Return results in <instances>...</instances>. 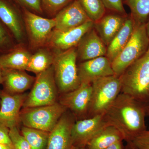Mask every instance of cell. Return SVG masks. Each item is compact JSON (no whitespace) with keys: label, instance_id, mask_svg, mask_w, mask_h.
I'll use <instances>...</instances> for the list:
<instances>
[{"label":"cell","instance_id":"cell-1","mask_svg":"<svg viewBox=\"0 0 149 149\" xmlns=\"http://www.w3.org/2000/svg\"><path fill=\"white\" fill-rule=\"evenodd\" d=\"M141 103L120 93L104 113L108 124L117 128L127 143L146 130V109Z\"/></svg>","mask_w":149,"mask_h":149},{"label":"cell","instance_id":"cell-2","mask_svg":"<svg viewBox=\"0 0 149 149\" xmlns=\"http://www.w3.org/2000/svg\"><path fill=\"white\" fill-rule=\"evenodd\" d=\"M119 77L121 93L141 102L149 100V47Z\"/></svg>","mask_w":149,"mask_h":149},{"label":"cell","instance_id":"cell-3","mask_svg":"<svg viewBox=\"0 0 149 149\" xmlns=\"http://www.w3.org/2000/svg\"><path fill=\"white\" fill-rule=\"evenodd\" d=\"M56 53L53 66L59 93L75 90L81 84L77 70L76 48Z\"/></svg>","mask_w":149,"mask_h":149},{"label":"cell","instance_id":"cell-4","mask_svg":"<svg viewBox=\"0 0 149 149\" xmlns=\"http://www.w3.org/2000/svg\"><path fill=\"white\" fill-rule=\"evenodd\" d=\"M146 24L135 26L127 45L111 63L112 68L116 76H120L128 67L148 51L149 38Z\"/></svg>","mask_w":149,"mask_h":149},{"label":"cell","instance_id":"cell-5","mask_svg":"<svg viewBox=\"0 0 149 149\" xmlns=\"http://www.w3.org/2000/svg\"><path fill=\"white\" fill-rule=\"evenodd\" d=\"M67 110L58 102L49 105L22 108L19 118L23 126L50 133Z\"/></svg>","mask_w":149,"mask_h":149},{"label":"cell","instance_id":"cell-6","mask_svg":"<svg viewBox=\"0 0 149 149\" xmlns=\"http://www.w3.org/2000/svg\"><path fill=\"white\" fill-rule=\"evenodd\" d=\"M59 92L52 65L37 74L32 90L27 95L22 108L53 104L58 102Z\"/></svg>","mask_w":149,"mask_h":149},{"label":"cell","instance_id":"cell-7","mask_svg":"<svg viewBox=\"0 0 149 149\" xmlns=\"http://www.w3.org/2000/svg\"><path fill=\"white\" fill-rule=\"evenodd\" d=\"M91 84L92 98L88 118L104 113L121 90L120 77L116 75L98 78Z\"/></svg>","mask_w":149,"mask_h":149},{"label":"cell","instance_id":"cell-8","mask_svg":"<svg viewBox=\"0 0 149 149\" xmlns=\"http://www.w3.org/2000/svg\"><path fill=\"white\" fill-rule=\"evenodd\" d=\"M28 48L32 52L46 47L56 26L54 18L40 16L28 10L22 8Z\"/></svg>","mask_w":149,"mask_h":149},{"label":"cell","instance_id":"cell-9","mask_svg":"<svg viewBox=\"0 0 149 149\" xmlns=\"http://www.w3.org/2000/svg\"><path fill=\"white\" fill-rule=\"evenodd\" d=\"M92 94L91 83H81L71 92L60 94L58 102L69 110L77 120L88 118Z\"/></svg>","mask_w":149,"mask_h":149},{"label":"cell","instance_id":"cell-10","mask_svg":"<svg viewBox=\"0 0 149 149\" xmlns=\"http://www.w3.org/2000/svg\"><path fill=\"white\" fill-rule=\"evenodd\" d=\"M0 20L10 31L17 45H26L24 19L18 6L11 0H0Z\"/></svg>","mask_w":149,"mask_h":149},{"label":"cell","instance_id":"cell-11","mask_svg":"<svg viewBox=\"0 0 149 149\" xmlns=\"http://www.w3.org/2000/svg\"><path fill=\"white\" fill-rule=\"evenodd\" d=\"M108 125L104 113L76 120L71 130L72 146H87L89 141Z\"/></svg>","mask_w":149,"mask_h":149},{"label":"cell","instance_id":"cell-12","mask_svg":"<svg viewBox=\"0 0 149 149\" xmlns=\"http://www.w3.org/2000/svg\"><path fill=\"white\" fill-rule=\"evenodd\" d=\"M28 94H11L0 90V123L10 129L19 127V118L23 104Z\"/></svg>","mask_w":149,"mask_h":149},{"label":"cell","instance_id":"cell-13","mask_svg":"<svg viewBox=\"0 0 149 149\" xmlns=\"http://www.w3.org/2000/svg\"><path fill=\"white\" fill-rule=\"evenodd\" d=\"M94 22L90 20L79 27L67 31L54 29L46 47L55 53L76 47L83 36L94 27Z\"/></svg>","mask_w":149,"mask_h":149},{"label":"cell","instance_id":"cell-14","mask_svg":"<svg viewBox=\"0 0 149 149\" xmlns=\"http://www.w3.org/2000/svg\"><path fill=\"white\" fill-rule=\"evenodd\" d=\"M75 118L69 111L62 116L50 132L46 149H70L72 146L71 130Z\"/></svg>","mask_w":149,"mask_h":149},{"label":"cell","instance_id":"cell-15","mask_svg":"<svg viewBox=\"0 0 149 149\" xmlns=\"http://www.w3.org/2000/svg\"><path fill=\"white\" fill-rule=\"evenodd\" d=\"M54 18L56 21L54 29L59 31L76 28L91 20L77 0H73Z\"/></svg>","mask_w":149,"mask_h":149},{"label":"cell","instance_id":"cell-16","mask_svg":"<svg viewBox=\"0 0 149 149\" xmlns=\"http://www.w3.org/2000/svg\"><path fill=\"white\" fill-rule=\"evenodd\" d=\"M77 70L80 83H91L98 78L115 75L106 56L81 62L77 65Z\"/></svg>","mask_w":149,"mask_h":149},{"label":"cell","instance_id":"cell-17","mask_svg":"<svg viewBox=\"0 0 149 149\" xmlns=\"http://www.w3.org/2000/svg\"><path fill=\"white\" fill-rule=\"evenodd\" d=\"M76 48L77 60L80 62L106 55L107 47L94 27L83 36Z\"/></svg>","mask_w":149,"mask_h":149},{"label":"cell","instance_id":"cell-18","mask_svg":"<svg viewBox=\"0 0 149 149\" xmlns=\"http://www.w3.org/2000/svg\"><path fill=\"white\" fill-rule=\"evenodd\" d=\"M3 90L11 94L24 93L32 87L35 80L26 70L3 69Z\"/></svg>","mask_w":149,"mask_h":149},{"label":"cell","instance_id":"cell-19","mask_svg":"<svg viewBox=\"0 0 149 149\" xmlns=\"http://www.w3.org/2000/svg\"><path fill=\"white\" fill-rule=\"evenodd\" d=\"M127 16L111 12L106 13L100 20L94 22V28L107 47L122 28Z\"/></svg>","mask_w":149,"mask_h":149},{"label":"cell","instance_id":"cell-20","mask_svg":"<svg viewBox=\"0 0 149 149\" xmlns=\"http://www.w3.org/2000/svg\"><path fill=\"white\" fill-rule=\"evenodd\" d=\"M32 54L26 45H18L10 52L0 55V65L3 69L27 70Z\"/></svg>","mask_w":149,"mask_h":149},{"label":"cell","instance_id":"cell-21","mask_svg":"<svg viewBox=\"0 0 149 149\" xmlns=\"http://www.w3.org/2000/svg\"><path fill=\"white\" fill-rule=\"evenodd\" d=\"M135 26V22L130 15H128L123 26L107 47L106 56L111 63L127 45L133 34Z\"/></svg>","mask_w":149,"mask_h":149},{"label":"cell","instance_id":"cell-22","mask_svg":"<svg viewBox=\"0 0 149 149\" xmlns=\"http://www.w3.org/2000/svg\"><path fill=\"white\" fill-rule=\"evenodd\" d=\"M56 53L47 47L38 49L32 54L27 71L37 74L45 71L54 63Z\"/></svg>","mask_w":149,"mask_h":149},{"label":"cell","instance_id":"cell-23","mask_svg":"<svg viewBox=\"0 0 149 149\" xmlns=\"http://www.w3.org/2000/svg\"><path fill=\"white\" fill-rule=\"evenodd\" d=\"M124 140L122 134L112 125H108L89 141L88 149H104L112 144Z\"/></svg>","mask_w":149,"mask_h":149},{"label":"cell","instance_id":"cell-24","mask_svg":"<svg viewBox=\"0 0 149 149\" xmlns=\"http://www.w3.org/2000/svg\"><path fill=\"white\" fill-rule=\"evenodd\" d=\"M130 9L135 25L146 24L149 17V0H123Z\"/></svg>","mask_w":149,"mask_h":149},{"label":"cell","instance_id":"cell-25","mask_svg":"<svg viewBox=\"0 0 149 149\" xmlns=\"http://www.w3.org/2000/svg\"><path fill=\"white\" fill-rule=\"evenodd\" d=\"M20 132L31 149H46L50 133L24 126L22 127Z\"/></svg>","mask_w":149,"mask_h":149},{"label":"cell","instance_id":"cell-26","mask_svg":"<svg viewBox=\"0 0 149 149\" xmlns=\"http://www.w3.org/2000/svg\"><path fill=\"white\" fill-rule=\"evenodd\" d=\"M85 13L93 22H96L106 13L107 10L102 0H77Z\"/></svg>","mask_w":149,"mask_h":149},{"label":"cell","instance_id":"cell-27","mask_svg":"<svg viewBox=\"0 0 149 149\" xmlns=\"http://www.w3.org/2000/svg\"><path fill=\"white\" fill-rule=\"evenodd\" d=\"M17 45L10 31L0 20V55L10 52Z\"/></svg>","mask_w":149,"mask_h":149},{"label":"cell","instance_id":"cell-28","mask_svg":"<svg viewBox=\"0 0 149 149\" xmlns=\"http://www.w3.org/2000/svg\"><path fill=\"white\" fill-rule=\"evenodd\" d=\"M73 0H41L43 12L54 18L61 10Z\"/></svg>","mask_w":149,"mask_h":149},{"label":"cell","instance_id":"cell-29","mask_svg":"<svg viewBox=\"0 0 149 149\" xmlns=\"http://www.w3.org/2000/svg\"><path fill=\"white\" fill-rule=\"evenodd\" d=\"M9 129V136L12 149H31L27 140L22 134L18 127H14Z\"/></svg>","mask_w":149,"mask_h":149},{"label":"cell","instance_id":"cell-30","mask_svg":"<svg viewBox=\"0 0 149 149\" xmlns=\"http://www.w3.org/2000/svg\"><path fill=\"white\" fill-rule=\"evenodd\" d=\"M17 5L37 15L44 13L41 0H11Z\"/></svg>","mask_w":149,"mask_h":149},{"label":"cell","instance_id":"cell-31","mask_svg":"<svg viewBox=\"0 0 149 149\" xmlns=\"http://www.w3.org/2000/svg\"><path fill=\"white\" fill-rule=\"evenodd\" d=\"M106 9L111 12L119 14L123 16H127L124 6L123 0H102Z\"/></svg>","mask_w":149,"mask_h":149},{"label":"cell","instance_id":"cell-32","mask_svg":"<svg viewBox=\"0 0 149 149\" xmlns=\"http://www.w3.org/2000/svg\"><path fill=\"white\" fill-rule=\"evenodd\" d=\"M129 142L139 149H149V130H145Z\"/></svg>","mask_w":149,"mask_h":149},{"label":"cell","instance_id":"cell-33","mask_svg":"<svg viewBox=\"0 0 149 149\" xmlns=\"http://www.w3.org/2000/svg\"><path fill=\"white\" fill-rule=\"evenodd\" d=\"M9 128L0 123V143L6 144L12 148L9 136Z\"/></svg>","mask_w":149,"mask_h":149},{"label":"cell","instance_id":"cell-34","mask_svg":"<svg viewBox=\"0 0 149 149\" xmlns=\"http://www.w3.org/2000/svg\"><path fill=\"white\" fill-rule=\"evenodd\" d=\"M123 141H119L112 144L104 149H123Z\"/></svg>","mask_w":149,"mask_h":149},{"label":"cell","instance_id":"cell-35","mask_svg":"<svg viewBox=\"0 0 149 149\" xmlns=\"http://www.w3.org/2000/svg\"><path fill=\"white\" fill-rule=\"evenodd\" d=\"M125 149H139L135 146L131 142H128Z\"/></svg>","mask_w":149,"mask_h":149},{"label":"cell","instance_id":"cell-36","mask_svg":"<svg viewBox=\"0 0 149 149\" xmlns=\"http://www.w3.org/2000/svg\"><path fill=\"white\" fill-rule=\"evenodd\" d=\"M3 79V69L0 65V84H2Z\"/></svg>","mask_w":149,"mask_h":149},{"label":"cell","instance_id":"cell-37","mask_svg":"<svg viewBox=\"0 0 149 149\" xmlns=\"http://www.w3.org/2000/svg\"><path fill=\"white\" fill-rule=\"evenodd\" d=\"M0 149H12V148L8 145L0 143Z\"/></svg>","mask_w":149,"mask_h":149},{"label":"cell","instance_id":"cell-38","mask_svg":"<svg viewBox=\"0 0 149 149\" xmlns=\"http://www.w3.org/2000/svg\"><path fill=\"white\" fill-rule=\"evenodd\" d=\"M70 149H88L87 147H79L72 146Z\"/></svg>","mask_w":149,"mask_h":149},{"label":"cell","instance_id":"cell-39","mask_svg":"<svg viewBox=\"0 0 149 149\" xmlns=\"http://www.w3.org/2000/svg\"><path fill=\"white\" fill-rule=\"evenodd\" d=\"M146 28L147 34L149 38V17L148 19V21L146 23Z\"/></svg>","mask_w":149,"mask_h":149},{"label":"cell","instance_id":"cell-40","mask_svg":"<svg viewBox=\"0 0 149 149\" xmlns=\"http://www.w3.org/2000/svg\"><path fill=\"white\" fill-rule=\"evenodd\" d=\"M148 112L149 113V105L148 106Z\"/></svg>","mask_w":149,"mask_h":149},{"label":"cell","instance_id":"cell-41","mask_svg":"<svg viewBox=\"0 0 149 149\" xmlns=\"http://www.w3.org/2000/svg\"><path fill=\"white\" fill-rule=\"evenodd\" d=\"M0 107H1V100H0Z\"/></svg>","mask_w":149,"mask_h":149}]
</instances>
